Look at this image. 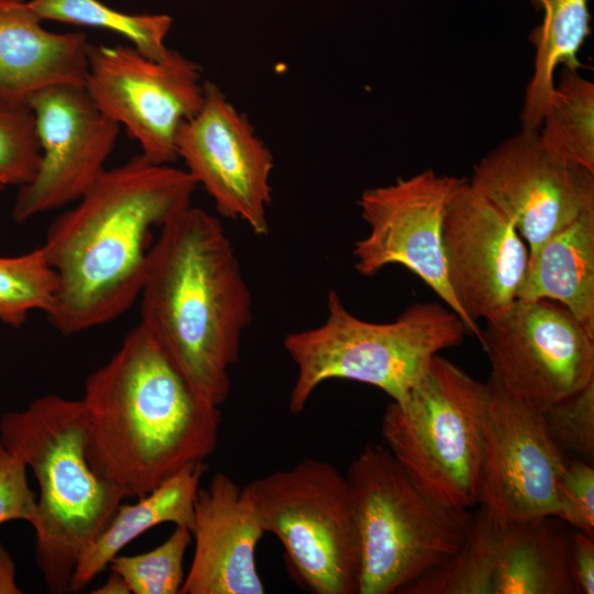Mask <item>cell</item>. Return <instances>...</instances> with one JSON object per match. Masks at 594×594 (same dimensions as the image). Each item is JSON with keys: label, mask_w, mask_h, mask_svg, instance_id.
Returning a JSON list of instances; mask_svg holds the SVG:
<instances>
[{"label": "cell", "mask_w": 594, "mask_h": 594, "mask_svg": "<svg viewBox=\"0 0 594 594\" xmlns=\"http://www.w3.org/2000/svg\"><path fill=\"white\" fill-rule=\"evenodd\" d=\"M465 334L462 319L440 302H415L394 321L377 323L355 317L330 289L323 323L284 339L297 369L289 411L299 415L318 386L329 380L367 384L402 402L432 358L459 345Z\"/></svg>", "instance_id": "5b68a950"}, {"label": "cell", "mask_w": 594, "mask_h": 594, "mask_svg": "<svg viewBox=\"0 0 594 594\" xmlns=\"http://www.w3.org/2000/svg\"><path fill=\"white\" fill-rule=\"evenodd\" d=\"M518 299L560 304L594 338V211L549 238L529 256Z\"/></svg>", "instance_id": "44dd1931"}, {"label": "cell", "mask_w": 594, "mask_h": 594, "mask_svg": "<svg viewBox=\"0 0 594 594\" xmlns=\"http://www.w3.org/2000/svg\"><path fill=\"white\" fill-rule=\"evenodd\" d=\"M468 184L514 224L529 256L594 211V172L550 153L538 131L521 129L504 140L474 166Z\"/></svg>", "instance_id": "4fadbf2b"}, {"label": "cell", "mask_w": 594, "mask_h": 594, "mask_svg": "<svg viewBox=\"0 0 594 594\" xmlns=\"http://www.w3.org/2000/svg\"><path fill=\"white\" fill-rule=\"evenodd\" d=\"M94 594H130L131 591L124 579L118 573L111 571V574L103 585L96 588Z\"/></svg>", "instance_id": "d6a6232c"}, {"label": "cell", "mask_w": 594, "mask_h": 594, "mask_svg": "<svg viewBox=\"0 0 594 594\" xmlns=\"http://www.w3.org/2000/svg\"><path fill=\"white\" fill-rule=\"evenodd\" d=\"M89 44L82 32L44 28L26 0H0V100L26 105L47 87H85Z\"/></svg>", "instance_id": "d6986e66"}, {"label": "cell", "mask_w": 594, "mask_h": 594, "mask_svg": "<svg viewBox=\"0 0 594 594\" xmlns=\"http://www.w3.org/2000/svg\"><path fill=\"white\" fill-rule=\"evenodd\" d=\"M569 547L570 538L557 517L499 522L481 509L460 550L404 593H576Z\"/></svg>", "instance_id": "30bf717a"}, {"label": "cell", "mask_w": 594, "mask_h": 594, "mask_svg": "<svg viewBox=\"0 0 594 594\" xmlns=\"http://www.w3.org/2000/svg\"><path fill=\"white\" fill-rule=\"evenodd\" d=\"M57 290V275L38 246L15 256H0V322L18 328L31 311L46 314Z\"/></svg>", "instance_id": "d4e9b609"}, {"label": "cell", "mask_w": 594, "mask_h": 594, "mask_svg": "<svg viewBox=\"0 0 594 594\" xmlns=\"http://www.w3.org/2000/svg\"><path fill=\"white\" fill-rule=\"evenodd\" d=\"M480 342L490 378L534 409L544 411L594 381V338L558 302L517 299L486 322Z\"/></svg>", "instance_id": "8fae6325"}, {"label": "cell", "mask_w": 594, "mask_h": 594, "mask_svg": "<svg viewBox=\"0 0 594 594\" xmlns=\"http://www.w3.org/2000/svg\"><path fill=\"white\" fill-rule=\"evenodd\" d=\"M208 465L191 463L162 482L136 503L120 505L107 527L80 556L70 592L85 588L131 541L160 524L185 526L190 531L200 480Z\"/></svg>", "instance_id": "ffe728a7"}, {"label": "cell", "mask_w": 594, "mask_h": 594, "mask_svg": "<svg viewBox=\"0 0 594 594\" xmlns=\"http://www.w3.org/2000/svg\"><path fill=\"white\" fill-rule=\"evenodd\" d=\"M538 138L557 157L594 172V84L579 69L561 70Z\"/></svg>", "instance_id": "603a6c76"}, {"label": "cell", "mask_w": 594, "mask_h": 594, "mask_svg": "<svg viewBox=\"0 0 594 594\" xmlns=\"http://www.w3.org/2000/svg\"><path fill=\"white\" fill-rule=\"evenodd\" d=\"M264 534L246 490L216 473L197 493L194 557L179 594H263L255 553Z\"/></svg>", "instance_id": "ac0fdd59"}, {"label": "cell", "mask_w": 594, "mask_h": 594, "mask_svg": "<svg viewBox=\"0 0 594 594\" xmlns=\"http://www.w3.org/2000/svg\"><path fill=\"white\" fill-rule=\"evenodd\" d=\"M177 156L222 217L244 222L255 235L268 233L273 155L213 82L205 81L202 106L180 128Z\"/></svg>", "instance_id": "5bb4252c"}, {"label": "cell", "mask_w": 594, "mask_h": 594, "mask_svg": "<svg viewBox=\"0 0 594 594\" xmlns=\"http://www.w3.org/2000/svg\"><path fill=\"white\" fill-rule=\"evenodd\" d=\"M26 469L24 461L0 441V525L11 520L32 525L35 519L37 499L29 486Z\"/></svg>", "instance_id": "f546056e"}, {"label": "cell", "mask_w": 594, "mask_h": 594, "mask_svg": "<svg viewBox=\"0 0 594 594\" xmlns=\"http://www.w3.org/2000/svg\"><path fill=\"white\" fill-rule=\"evenodd\" d=\"M22 591L15 582V564L0 542V594H20Z\"/></svg>", "instance_id": "1f68e13d"}, {"label": "cell", "mask_w": 594, "mask_h": 594, "mask_svg": "<svg viewBox=\"0 0 594 594\" xmlns=\"http://www.w3.org/2000/svg\"><path fill=\"white\" fill-rule=\"evenodd\" d=\"M140 324L191 385L221 406L252 320V297L221 221L191 205L161 229L139 296Z\"/></svg>", "instance_id": "3957f363"}, {"label": "cell", "mask_w": 594, "mask_h": 594, "mask_svg": "<svg viewBox=\"0 0 594 594\" xmlns=\"http://www.w3.org/2000/svg\"><path fill=\"white\" fill-rule=\"evenodd\" d=\"M0 441L30 468L40 487L35 560L50 592L70 591L75 566L123 501L86 455L80 399L44 395L0 418Z\"/></svg>", "instance_id": "277c9868"}, {"label": "cell", "mask_w": 594, "mask_h": 594, "mask_svg": "<svg viewBox=\"0 0 594 594\" xmlns=\"http://www.w3.org/2000/svg\"><path fill=\"white\" fill-rule=\"evenodd\" d=\"M197 186L186 169L142 154L106 168L41 245L57 275L48 322L69 337L124 314L139 299L153 230L189 207Z\"/></svg>", "instance_id": "6da1fadb"}, {"label": "cell", "mask_w": 594, "mask_h": 594, "mask_svg": "<svg viewBox=\"0 0 594 594\" xmlns=\"http://www.w3.org/2000/svg\"><path fill=\"white\" fill-rule=\"evenodd\" d=\"M30 7L43 20L91 26L114 32L130 41L143 55L162 61L173 50L165 41L173 19L163 13H128L101 0H30Z\"/></svg>", "instance_id": "cb8c5ba5"}, {"label": "cell", "mask_w": 594, "mask_h": 594, "mask_svg": "<svg viewBox=\"0 0 594 594\" xmlns=\"http://www.w3.org/2000/svg\"><path fill=\"white\" fill-rule=\"evenodd\" d=\"M447 277L470 327L503 317L518 299L529 250L514 224L466 183L452 199L443 222Z\"/></svg>", "instance_id": "e0dca14e"}, {"label": "cell", "mask_w": 594, "mask_h": 594, "mask_svg": "<svg viewBox=\"0 0 594 594\" xmlns=\"http://www.w3.org/2000/svg\"><path fill=\"white\" fill-rule=\"evenodd\" d=\"M569 563L576 593H594V538L578 531L570 538Z\"/></svg>", "instance_id": "4dcf8cb0"}, {"label": "cell", "mask_w": 594, "mask_h": 594, "mask_svg": "<svg viewBox=\"0 0 594 594\" xmlns=\"http://www.w3.org/2000/svg\"><path fill=\"white\" fill-rule=\"evenodd\" d=\"M40 158L41 146L29 106L0 100V193L9 186L28 184Z\"/></svg>", "instance_id": "4316f807"}, {"label": "cell", "mask_w": 594, "mask_h": 594, "mask_svg": "<svg viewBox=\"0 0 594 594\" xmlns=\"http://www.w3.org/2000/svg\"><path fill=\"white\" fill-rule=\"evenodd\" d=\"M191 542V531L175 526L169 537L156 548L133 556H116L109 563L133 594H177L183 585L184 558Z\"/></svg>", "instance_id": "484cf974"}, {"label": "cell", "mask_w": 594, "mask_h": 594, "mask_svg": "<svg viewBox=\"0 0 594 594\" xmlns=\"http://www.w3.org/2000/svg\"><path fill=\"white\" fill-rule=\"evenodd\" d=\"M345 479L356 531L358 594L405 591L464 543L471 513L426 496L385 446L365 447Z\"/></svg>", "instance_id": "8992f818"}, {"label": "cell", "mask_w": 594, "mask_h": 594, "mask_svg": "<svg viewBox=\"0 0 594 594\" xmlns=\"http://www.w3.org/2000/svg\"><path fill=\"white\" fill-rule=\"evenodd\" d=\"M265 532L283 544L287 572L312 594L358 591V542L345 475L306 458L244 486Z\"/></svg>", "instance_id": "ba28073f"}, {"label": "cell", "mask_w": 594, "mask_h": 594, "mask_svg": "<svg viewBox=\"0 0 594 594\" xmlns=\"http://www.w3.org/2000/svg\"><path fill=\"white\" fill-rule=\"evenodd\" d=\"M557 518L594 536V469L581 459L569 460L558 485Z\"/></svg>", "instance_id": "f1b7e54d"}, {"label": "cell", "mask_w": 594, "mask_h": 594, "mask_svg": "<svg viewBox=\"0 0 594 594\" xmlns=\"http://www.w3.org/2000/svg\"><path fill=\"white\" fill-rule=\"evenodd\" d=\"M466 180L427 169L395 183L364 190L358 205L369 227L353 248L359 274L373 276L388 265H402L432 289L464 322L468 320L448 283L443 222Z\"/></svg>", "instance_id": "7c38bea8"}, {"label": "cell", "mask_w": 594, "mask_h": 594, "mask_svg": "<svg viewBox=\"0 0 594 594\" xmlns=\"http://www.w3.org/2000/svg\"><path fill=\"white\" fill-rule=\"evenodd\" d=\"M85 89L98 109L123 127L156 164H172L183 124L202 106L199 66L177 51L156 61L131 44L88 47Z\"/></svg>", "instance_id": "9c48e42d"}, {"label": "cell", "mask_w": 594, "mask_h": 594, "mask_svg": "<svg viewBox=\"0 0 594 594\" xmlns=\"http://www.w3.org/2000/svg\"><path fill=\"white\" fill-rule=\"evenodd\" d=\"M543 12L531 33L536 48L534 72L520 114L521 129L538 131L547 112L558 66L579 69L578 54L591 33L588 0H530Z\"/></svg>", "instance_id": "7402d4cb"}, {"label": "cell", "mask_w": 594, "mask_h": 594, "mask_svg": "<svg viewBox=\"0 0 594 594\" xmlns=\"http://www.w3.org/2000/svg\"><path fill=\"white\" fill-rule=\"evenodd\" d=\"M488 398L487 383L437 354L406 398L384 410L385 447L413 483L447 508L479 504Z\"/></svg>", "instance_id": "52a82bcc"}, {"label": "cell", "mask_w": 594, "mask_h": 594, "mask_svg": "<svg viewBox=\"0 0 594 594\" xmlns=\"http://www.w3.org/2000/svg\"><path fill=\"white\" fill-rule=\"evenodd\" d=\"M484 422L479 504L499 522L557 517L568 459L543 411L509 396L493 380Z\"/></svg>", "instance_id": "9a60e30c"}, {"label": "cell", "mask_w": 594, "mask_h": 594, "mask_svg": "<svg viewBox=\"0 0 594 594\" xmlns=\"http://www.w3.org/2000/svg\"><path fill=\"white\" fill-rule=\"evenodd\" d=\"M86 455L125 498H139L216 450L220 407L205 398L152 334L132 328L85 381Z\"/></svg>", "instance_id": "7a4b0ae2"}, {"label": "cell", "mask_w": 594, "mask_h": 594, "mask_svg": "<svg viewBox=\"0 0 594 594\" xmlns=\"http://www.w3.org/2000/svg\"><path fill=\"white\" fill-rule=\"evenodd\" d=\"M26 105L41 158L34 177L19 187L11 212L18 223L77 201L106 169L120 131L84 86L47 87Z\"/></svg>", "instance_id": "2e32d148"}, {"label": "cell", "mask_w": 594, "mask_h": 594, "mask_svg": "<svg viewBox=\"0 0 594 594\" xmlns=\"http://www.w3.org/2000/svg\"><path fill=\"white\" fill-rule=\"evenodd\" d=\"M556 443L581 460L594 458V381L543 411Z\"/></svg>", "instance_id": "83f0119b"}]
</instances>
